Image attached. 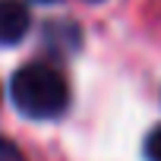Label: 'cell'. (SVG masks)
Here are the masks:
<instances>
[{
    "mask_svg": "<svg viewBox=\"0 0 161 161\" xmlns=\"http://www.w3.org/2000/svg\"><path fill=\"white\" fill-rule=\"evenodd\" d=\"M10 98L19 114L32 120H54L69 104V82L60 73V66L47 60H32L13 73Z\"/></svg>",
    "mask_w": 161,
    "mask_h": 161,
    "instance_id": "cell-1",
    "label": "cell"
},
{
    "mask_svg": "<svg viewBox=\"0 0 161 161\" xmlns=\"http://www.w3.org/2000/svg\"><path fill=\"white\" fill-rule=\"evenodd\" d=\"M32 29L25 0H0V44H19Z\"/></svg>",
    "mask_w": 161,
    "mask_h": 161,
    "instance_id": "cell-2",
    "label": "cell"
},
{
    "mask_svg": "<svg viewBox=\"0 0 161 161\" xmlns=\"http://www.w3.org/2000/svg\"><path fill=\"white\" fill-rule=\"evenodd\" d=\"M0 161H25V158H22V152H19L13 142L0 139Z\"/></svg>",
    "mask_w": 161,
    "mask_h": 161,
    "instance_id": "cell-4",
    "label": "cell"
},
{
    "mask_svg": "<svg viewBox=\"0 0 161 161\" xmlns=\"http://www.w3.org/2000/svg\"><path fill=\"white\" fill-rule=\"evenodd\" d=\"M38 3H54V0H38Z\"/></svg>",
    "mask_w": 161,
    "mask_h": 161,
    "instance_id": "cell-5",
    "label": "cell"
},
{
    "mask_svg": "<svg viewBox=\"0 0 161 161\" xmlns=\"http://www.w3.org/2000/svg\"><path fill=\"white\" fill-rule=\"evenodd\" d=\"M145 161H161V123L145 136Z\"/></svg>",
    "mask_w": 161,
    "mask_h": 161,
    "instance_id": "cell-3",
    "label": "cell"
}]
</instances>
